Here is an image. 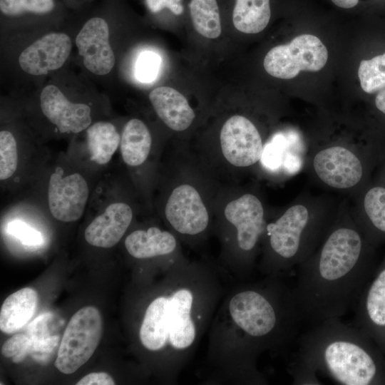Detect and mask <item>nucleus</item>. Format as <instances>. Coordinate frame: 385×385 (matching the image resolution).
Returning a JSON list of instances; mask_svg holds the SVG:
<instances>
[{
	"label": "nucleus",
	"instance_id": "obj_18",
	"mask_svg": "<svg viewBox=\"0 0 385 385\" xmlns=\"http://www.w3.org/2000/svg\"><path fill=\"white\" fill-rule=\"evenodd\" d=\"M192 299V293L182 289L168 300V340L176 349H185L194 341L195 329L190 314Z\"/></svg>",
	"mask_w": 385,
	"mask_h": 385
},
{
	"label": "nucleus",
	"instance_id": "obj_22",
	"mask_svg": "<svg viewBox=\"0 0 385 385\" xmlns=\"http://www.w3.org/2000/svg\"><path fill=\"white\" fill-rule=\"evenodd\" d=\"M152 145L150 133L140 120L133 118L125 125L120 143L123 162L131 167L142 165L148 158Z\"/></svg>",
	"mask_w": 385,
	"mask_h": 385
},
{
	"label": "nucleus",
	"instance_id": "obj_9",
	"mask_svg": "<svg viewBox=\"0 0 385 385\" xmlns=\"http://www.w3.org/2000/svg\"><path fill=\"white\" fill-rule=\"evenodd\" d=\"M220 139L223 156L234 166H250L261 158L262 138L255 125L245 116L228 118L222 127Z\"/></svg>",
	"mask_w": 385,
	"mask_h": 385
},
{
	"label": "nucleus",
	"instance_id": "obj_16",
	"mask_svg": "<svg viewBox=\"0 0 385 385\" xmlns=\"http://www.w3.org/2000/svg\"><path fill=\"white\" fill-rule=\"evenodd\" d=\"M133 215V210L128 204L122 202L111 203L86 228V241L96 247H113L128 230Z\"/></svg>",
	"mask_w": 385,
	"mask_h": 385
},
{
	"label": "nucleus",
	"instance_id": "obj_12",
	"mask_svg": "<svg viewBox=\"0 0 385 385\" xmlns=\"http://www.w3.org/2000/svg\"><path fill=\"white\" fill-rule=\"evenodd\" d=\"M71 51L69 36L63 33L48 34L20 54L19 62L27 73L40 76L61 68Z\"/></svg>",
	"mask_w": 385,
	"mask_h": 385
},
{
	"label": "nucleus",
	"instance_id": "obj_24",
	"mask_svg": "<svg viewBox=\"0 0 385 385\" xmlns=\"http://www.w3.org/2000/svg\"><path fill=\"white\" fill-rule=\"evenodd\" d=\"M270 16V0H236L232 22L241 32L257 34L267 26Z\"/></svg>",
	"mask_w": 385,
	"mask_h": 385
},
{
	"label": "nucleus",
	"instance_id": "obj_21",
	"mask_svg": "<svg viewBox=\"0 0 385 385\" xmlns=\"http://www.w3.org/2000/svg\"><path fill=\"white\" fill-rule=\"evenodd\" d=\"M168 300L163 297L156 298L146 309L140 329V339L149 350L162 349L169 338Z\"/></svg>",
	"mask_w": 385,
	"mask_h": 385
},
{
	"label": "nucleus",
	"instance_id": "obj_29",
	"mask_svg": "<svg viewBox=\"0 0 385 385\" xmlns=\"http://www.w3.org/2000/svg\"><path fill=\"white\" fill-rule=\"evenodd\" d=\"M19 164L16 140L8 130L0 132V180L4 181L14 175Z\"/></svg>",
	"mask_w": 385,
	"mask_h": 385
},
{
	"label": "nucleus",
	"instance_id": "obj_33",
	"mask_svg": "<svg viewBox=\"0 0 385 385\" xmlns=\"http://www.w3.org/2000/svg\"><path fill=\"white\" fill-rule=\"evenodd\" d=\"M8 232L29 246H38L43 243L41 233L21 220L11 221L7 226Z\"/></svg>",
	"mask_w": 385,
	"mask_h": 385
},
{
	"label": "nucleus",
	"instance_id": "obj_1",
	"mask_svg": "<svg viewBox=\"0 0 385 385\" xmlns=\"http://www.w3.org/2000/svg\"><path fill=\"white\" fill-rule=\"evenodd\" d=\"M364 245L358 231L340 227L301 266L292 291L303 322L314 326L354 308L375 271Z\"/></svg>",
	"mask_w": 385,
	"mask_h": 385
},
{
	"label": "nucleus",
	"instance_id": "obj_15",
	"mask_svg": "<svg viewBox=\"0 0 385 385\" xmlns=\"http://www.w3.org/2000/svg\"><path fill=\"white\" fill-rule=\"evenodd\" d=\"M224 212L227 221L237 229L240 248L252 250L263 231L264 210L260 200L252 194L243 195L229 202Z\"/></svg>",
	"mask_w": 385,
	"mask_h": 385
},
{
	"label": "nucleus",
	"instance_id": "obj_7",
	"mask_svg": "<svg viewBox=\"0 0 385 385\" xmlns=\"http://www.w3.org/2000/svg\"><path fill=\"white\" fill-rule=\"evenodd\" d=\"M309 222L307 209L297 205L289 207L276 222L267 225L272 250L284 267L302 262L303 239Z\"/></svg>",
	"mask_w": 385,
	"mask_h": 385
},
{
	"label": "nucleus",
	"instance_id": "obj_10",
	"mask_svg": "<svg viewBox=\"0 0 385 385\" xmlns=\"http://www.w3.org/2000/svg\"><path fill=\"white\" fill-rule=\"evenodd\" d=\"M165 215L173 227L182 234H198L205 230L209 222L207 208L199 192L188 184L172 191Z\"/></svg>",
	"mask_w": 385,
	"mask_h": 385
},
{
	"label": "nucleus",
	"instance_id": "obj_4",
	"mask_svg": "<svg viewBox=\"0 0 385 385\" xmlns=\"http://www.w3.org/2000/svg\"><path fill=\"white\" fill-rule=\"evenodd\" d=\"M102 317L93 306L82 307L69 320L62 337L54 365L71 374L84 365L98 347L102 334Z\"/></svg>",
	"mask_w": 385,
	"mask_h": 385
},
{
	"label": "nucleus",
	"instance_id": "obj_6",
	"mask_svg": "<svg viewBox=\"0 0 385 385\" xmlns=\"http://www.w3.org/2000/svg\"><path fill=\"white\" fill-rule=\"evenodd\" d=\"M354 310V326L371 339L385 355V260L365 285Z\"/></svg>",
	"mask_w": 385,
	"mask_h": 385
},
{
	"label": "nucleus",
	"instance_id": "obj_20",
	"mask_svg": "<svg viewBox=\"0 0 385 385\" xmlns=\"http://www.w3.org/2000/svg\"><path fill=\"white\" fill-rule=\"evenodd\" d=\"M125 247L133 257L146 259L171 253L175 249L176 240L169 232L151 227L131 232L125 240Z\"/></svg>",
	"mask_w": 385,
	"mask_h": 385
},
{
	"label": "nucleus",
	"instance_id": "obj_32",
	"mask_svg": "<svg viewBox=\"0 0 385 385\" xmlns=\"http://www.w3.org/2000/svg\"><path fill=\"white\" fill-rule=\"evenodd\" d=\"M160 57L154 52L144 51L135 63L136 78L143 83H150L157 76L160 66Z\"/></svg>",
	"mask_w": 385,
	"mask_h": 385
},
{
	"label": "nucleus",
	"instance_id": "obj_26",
	"mask_svg": "<svg viewBox=\"0 0 385 385\" xmlns=\"http://www.w3.org/2000/svg\"><path fill=\"white\" fill-rule=\"evenodd\" d=\"M362 90L367 93L385 88V53L369 60H362L358 69Z\"/></svg>",
	"mask_w": 385,
	"mask_h": 385
},
{
	"label": "nucleus",
	"instance_id": "obj_5",
	"mask_svg": "<svg viewBox=\"0 0 385 385\" xmlns=\"http://www.w3.org/2000/svg\"><path fill=\"white\" fill-rule=\"evenodd\" d=\"M328 59V51L321 40L311 34L294 38L289 43L271 48L264 58V68L270 76L291 79L302 71L321 70Z\"/></svg>",
	"mask_w": 385,
	"mask_h": 385
},
{
	"label": "nucleus",
	"instance_id": "obj_11",
	"mask_svg": "<svg viewBox=\"0 0 385 385\" xmlns=\"http://www.w3.org/2000/svg\"><path fill=\"white\" fill-rule=\"evenodd\" d=\"M85 67L96 75H106L114 66L115 56L109 43L107 22L99 17L89 19L76 38Z\"/></svg>",
	"mask_w": 385,
	"mask_h": 385
},
{
	"label": "nucleus",
	"instance_id": "obj_36",
	"mask_svg": "<svg viewBox=\"0 0 385 385\" xmlns=\"http://www.w3.org/2000/svg\"><path fill=\"white\" fill-rule=\"evenodd\" d=\"M376 107L385 114V88L379 91L375 98Z\"/></svg>",
	"mask_w": 385,
	"mask_h": 385
},
{
	"label": "nucleus",
	"instance_id": "obj_28",
	"mask_svg": "<svg viewBox=\"0 0 385 385\" xmlns=\"http://www.w3.org/2000/svg\"><path fill=\"white\" fill-rule=\"evenodd\" d=\"M364 210L377 233L385 235V188L374 187L366 194Z\"/></svg>",
	"mask_w": 385,
	"mask_h": 385
},
{
	"label": "nucleus",
	"instance_id": "obj_13",
	"mask_svg": "<svg viewBox=\"0 0 385 385\" xmlns=\"http://www.w3.org/2000/svg\"><path fill=\"white\" fill-rule=\"evenodd\" d=\"M313 166L319 178L335 188H349L361 180L363 168L359 158L348 149L331 147L319 151Z\"/></svg>",
	"mask_w": 385,
	"mask_h": 385
},
{
	"label": "nucleus",
	"instance_id": "obj_37",
	"mask_svg": "<svg viewBox=\"0 0 385 385\" xmlns=\"http://www.w3.org/2000/svg\"><path fill=\"white\" fill-rule=\"evenodd\" d=\"M332 1L337 6L341 8H344V9L352 8L355 6L359 2V0H332Z\"/></svg>",
	"mask_w": 385,
	"mask_h": 385
},
{
	"label": "nucleus",
	"instance_id": "obj_19",
	"mask_svg": "<svg viewBox=\"0 0 385 385\" xmlns=\"http://www.w3.org/2000/svg\"><path fill=\"white\" fill-rule=\"evenodd\" d=\"M38 305V294L25 287L10 294L4 302L0 312V329L6 334L17 332L34 316Z\"/></svg>",
	"mask_w": 385,
	"mask_h": 385
},
{
	"label": "nucleus",
	"instance_id": "obj_25",
	"mask_svg": "<svg viewBox=\"0 0 385 385\" xmlns=\"http://www.w3.org/2000/svg\"><path fill=\"white\" fill-rule=\"evenodd\" d=\"M190 12L195 31L204 37L216 38L222 32L217 0H191Z\"/></svg>",
	"mask_w": 385,
	"mask_h": 385
},
{
	"label": "nucleus",
	"instance_id": "obj_17",
	"mask_svg": "<svg viewBox=\"0 0 385 385\" xmlns=\"http://www.w3.org/2000/svg\"><path fill=\"white\" fill-rule=\"evenodd\" d=\"M149 99L158 117L172 130H186L195 117L185 97L171 87L154 88L149 94Z\"/></svg>",
	"mask_w": 385,
	"mask_h": 385
},
{
	"label": "nucleus",
	"instance_id": "obj_35",
	"mask_svg": "<svg viewBox=\"0 0 385 385\" xmlns=\"http://www.w3.org/2000/svg\"><path fill=\"white\" fill-rule=\"evenodd\" d=\"M115 383L111 375L106 372H92L82 377L77 385H114Z\"/></svg>",
	"mask_w": 385,
	"mask_h": 385
},
{
	"label": "nucleus",
	"instance_id": "obj_31",
	"mask_svg": "<svg viewBox=\"0 0 385 385\" xmlns=\"http://www.w3.org/2000/svg\"><path fill=\"white\" fill-rule=\"evenodd\" d=\"M32 342L24 334H17L9 338L1 347V354L6 358L12 357L14 363L21 362L28 354L31 353Z\"/></svg>",
	"mask_w": 385,
	"mask_h": 385
},
{
	"label": "nucleus",
	"instance_id": "obj_34",
	"mask_svg": "<svg viewBox=\"0 0 385 385\" xmlns=\"http://www.w3.org/2000/svg\"><path fill=\"white\" fill-rule=\"evenodd\" d=\"M180 0H145L148 9L156 13L164 9H169L173 13L178 15L183 12V6L179 4Z\"/></svg>",
	"mask_w": 385,
	"mask_h": 385
},
{
	"label": "nucleus",
	"instance_id": "obj_3",
	"mask_svg": "<svg viewBox=\"0 0 385 385\" xmlns=\"http://www.w3.org/2000/svg\"><path fill=\"white\" fill-rule=\"evenodd\" d=\"M267 297L256 290L235 294L229 306L234 322L255 338L267 337L278 332L288 339L295 337L303 321L294 294L276 305Z\"/></svg>",
	"mask_w": 385,
	"mask_h": 385
},
{
	"label": "nucleus",
	"instance_id": "obj_14",
	"mask_svg": "<svg viewBox=\"0 0 385 385\" xmlns=\"http://www.w3.org/2000/svg\"><path fill=\"white\" fill-rule=\"evenodd\" d=\"M43 115L63 133H78L91 124L90 107L69 101L53 85L46 86L40 96Z\"/></svg>",
	"mask_w": 385,
	"mask_h": 385
},
{
	"label": "nucleus",
	"instance_id": "obj_8",
	"mask_svg": "<svg viewBox=\"0 0 385 385\" xmlns=\"http://www.w3.org/2000/svg\"><path fill=\"white\" fill-rule=\"evenodd\" d=\"M89 196L84 177L78 173L63 176L61 170L53 173L48 185V205L57 220L72 222L83 214Z\"/></svg>",
	"mask_w": 385,
	"mask_h": 385
},
{
	"label": "nucleus",
	"instance_id": "obj_2",
	"mask_svg": "<svg viewBox=\"0 0 385 385\" xmlns=\"http://www.w3.org/2000/svg\"><path fill=\"white\" fill-rule=\"evenodd\" d=\"M294 382L319 384V372L342 385H385V355L355 326L339 318L324 320L299 341Z\"/></svg>",
	"mask_w": 385,
	"mask_h": 385
},
{
	"label": "nucleus",
	"instance_id": "obj_23",
	"mask_svg": "<svg viewBox=\"0 0 385 385\" xmlns=\"http://www.w3.org/2000/svg\"><path fill=\"white\" fill-rule=\"evenodd\" d=\"M120 135L111 123L98 121L86 129L89 158L96 164H108L120 147Z\"/></svg>",
	"mask_w": 385,
	"mask_h": 385
},
{
	"label": "nucleus",
	"instance_id": "obj_27",
	"mask_svg": "<svg viewBox=\"0 0 385 385\" xmlns=\"http://www.w3.org/2000/svg\"><path fill=\"white\" fill-rule=\"evenodd\" d=\"M298 137L295 133H277L263 148L261 162L267 168L275 170L283 165L289 148Z\"/></svg>",
	"mask_w": 385,
	"mask_h": 385
},
{
	"label": "nucleus",
	"instance_id": "obj_30",
	"mask_svg": "<svg viewBox=\"0 0 385 385\" xmlns=\"http://www.w3.org/2000/svg\"><path fill=\"white\" fill-rule=\"evenodd\" d=\"M53 8V0H0V9L8 16H16L24 12L44 14Z\"/></svg>",
	"mask_w": 385,
	"mask_h": 385
}]
</instances>
